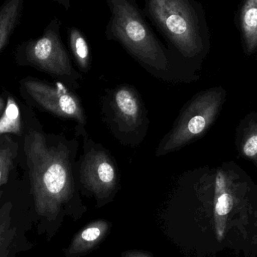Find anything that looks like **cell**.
<instances>
[{
  "label": "cell",
  "instance_id": "6da1fadb",
  "mask_svg": "<svg viewBox=\"0 0 257 257\" xmlns=\"http://www.w3.org/2000/svg\"><path fill=\"white\" fill-rule=\"evenodd\" d=\"M24 151L36 211L54 220L75 192L71 151L63 144L51 146L36 130L26 135Z\"/></svg>",
  "mask_w": 257,
  "mask_h": 257
},
{
  "label": "cell",
  "instance_id": "7a4b0ae2",
  "mask_svg": "<svg viewBox=\"0 0 257 257\" xmlns=\"http://www.w3.org/2000/svg\"><path fill=\"white\" fill-rule=\"evenodd\" d=\"M109 21L105 35L120 44L136 61L153 75L163 76L172 71L173 57L159 40L136 0H105Z\"/></svg>",
  "mask_w": 257,
  "mask_h": 257
},
{
  "label": "cell",
  "instance_id": "3957f363",
  "mask_svg": "<svg viewBox=\"0 0 257 257\" xmlns=\"http://www.w3.org/2000/svg\"><path fill=\"white\" fill-rule=\"evenodd\" d=\"M143 12L175 54L188 59L202 51V21L194 0H146Z\"/></svg>",
  "mask_w": 257,
  "mask_h": 257
},
{
  "label": "cell",
  "instance_id": "277c9868",
  "mask_svg": "<svg viewBox=\"0 0 257 257\" xmlns=\"http://www.w3.org/2000/svg\"><path fill=\"white\" fill-rule=\"evenodd\" d=\"M62 23L54 18L44 30L42 36L23 42L18 48V57L40 70L54 76L69 79L73 84L81 78L72 67L67 50L62 42Z\"/></svg>",
  "mask_w": 257,
  "mask_h": 257
},
{
  "label": "cell",
  "instance_id": "5b68a950",
  "mask_svg": "<svg viewBox=\"0 0 257 257\" xmlns=\"http://www.w3.org/2000/svg\"><path fill=\"white\" fill-rule=\"evenodd\" d=\"M24 87L32 99L42 108L58 117L71 119L78 123V130L86 136L87 118L80 99L63 84H47L39 80L24 81Z\"/></svg>",
  "mask_w": 257,
  "mask_h": 257
},
{
  "label": "cell",
  "instance_id": "8992f818",
  "mask_svg": "<svg viewBox=\"0 0 257 257\" xmlns=\"http://www.w3.org/2000/svg\"><path fill=\"white\" fill-rule=\"evenodd\" d=\"M79 174L81 184L97 199H106L117 187V168L110 154L99 145L84 146Z\"/></svg>",
  "mask_w": 257,
  "mask_h": 257
},
{
  "label": "cell",
  "instance_id": "52a82bcc",
  "mask_svg": "<svg viewBox=\"0 0 257 257\" xmlns=\"http://www.w3.org/2000/svg\"><path fill=\"white\" fill-rule=\"evenodd\" d=\"M204 99L190 104L181 115L171 131L165 136L157 151V156H163L180 149L206 128L209 107Z\"/></svg>",
  "mask_w": 257,
  "mask_h": 257
},
{
  "label": "cell",
  "instance_id": "ba28073f",
  "mask_svg": "<svg viewBox=\"0 0 257 257\" xmlns=\"http://www.w3.org/2000/svg\"><path fill=\"white\" fill-rule=\"evenodd\" d=\"M114 120L119 131L133 135L145 123L143 105L137 92L131 86L122 85L113 91L111 100Z\"/></svg>",
  "mask_w": 257,
  "mask_h": 257
},
{
  "label": "cell",
  "instance_id": "9c48e42d",
  "mask_svg": "<svg viewBox=\"0 0 257 257\" xmlns=\"http://www.w3.org/2000/svg\"><path fill=\"white\" fill-rule=\"evenodd\" d=\"M108 229L109 225L106 220L92 222L74 237L66 250V256H76L88 253L105 238Z\"/></svg>",
  "mask_w": 257,
  "mask_h": 257
},
{
  "label": "cell",
  "instance_id": "30bf717a",
  "mask_svg": "<svg viewBox=\"0 0 257 257\" xmlns=\"http://www.w3.org/2000/svg\"><path fill=\"white\" fill-rule=\"evenodd\" d=\"M24 3V0H5L0 6V53L21 23Z\"/></svg>",
  "mask_w": 257,
  "mask_h": 257
},
{
  "label": "cell",
  "instance_id": "8fae6325",
  "mask_svg": "<svg viewBox=\"0 0 257 257\" xmlns=\"http://www.w3.org/2000/svg\"><path fill=\"white\" fill-rule=\"evenodd\" d=\"M12 204L7 202L0 207V257H15L18 253V227L12 216Z\"/></svg>",
  "mask_w": 257,
  "mask_h": 257
},
{
  "label": "cell",
  "instance_id": "7c38bea8",
  "mask_svg": "<svg viewBox=\"0 0 257 257\" xmlns=\"http://www.w3.org/2000/svg\"><path fill=\"white\" fill-rule=\"evenodd\" d=\"M68 39L72 55L81 72L87 73L90 67V49L84 33L75 27L68 28Z\"/></svg>",
  "mask_w": 257,
  "mask_h": 257
},
{
  "label": "cell",
  "instance_id": "4fadbf2b",
  "mask_svg": "<svg viewBox=\"0 0 257 257\" xmlns=\"http://www.w3.org/2000/svg\"><path fill=\"white\" fill-rule=\"evenodd\" d=\"M241 32L248 49L257 47V0H246L241 14Z\"/></svg>",
  "mask_w": 257,
  "mask_h": 257
},
{
  "label": "cell",
  "instance_id": "5bb4252c",
  "mask_svg": "<svg viewBox=\"0 0 257 257\" xmlns=\"http://www.w3.org/2000/svg\"><path fill=\"white\" fill-rule=\"evenodd\" d=\"M21 130V111L13 98L9 96L6 108L0 117V135L6 133L19 135Z\"/></svg>",
  "mask_w": 257,
  "mask_h": 257
},
{
  "label": "cell",
  "instance_id": "9a60e30c",
  "mask_svg": "<svg viewBox=\"0 0 257 257\" xmlns=\"http://www.w3.org/2000/svg\"><path fill=\"white\" fill-rule=\"evenodd\" d=\"M220 196L217 197L215 205L216 231L218 239L223 238L226 225L225 217L230 212L233 206V198L229 193L217 192Z\"/></svg>",
  "mask_w": 257,
  "mask_h": 257
},
{
  "label": "cell",
  "instance_id": "2e32d148",
  "mask_svg": "<svg viewBox=\"0 0 257 257\" xmlns=\"http://www.w3.org/2000/svg\"><path fill=\"white\" fill-rule=\"evenodd\" d=\"M14 151L10 147L0 149V187L6 184L13 166Z\"/></svg>",
  "mask_w": 257,
  "mask_h": 257
},
{
  "label": "cell",
  "instance_id": "e0dca14e",
  "mask_svg": "<svg viewBox=\"0 0 257 257\" xmlns=\"http://www.w3.org/2000/svg\"><path fill=\"white\" fill-rule=\"evenodd\" d=\"M244 153L247 157H253L257 154V135L251 136L244 146Z\"/></svg>",
  "mask_w": 257,
  "mask_h": 257
},
{
  "label": "cell",
  "instance_id": "ac0fdd59",
  "mask_svg": "<svg viewBox=\"0 0 257 257\" xmlns=\"http://www.w3.org/2000/svg\"><path fill=\"white\" fill-rule=\"evenodd\" d=\"M123 257H153L142 250H128L123 254Z\"/></svg>",
  "mask_w": 257,
  "mask_h": 257
},
{
  "label": "cell",
  "instance_id": "d6986e66",
  "mask_svg": "<svg viewBox=\"0 0 257 257\" xmlns=\"http://www.w3.org/2000/svg\"><path fill=\"white\" fill-rule=\"evenodd\" d=\"M225 187V179L223 174L218 173L216 179V191L222 192Z\"/></svg>",
  "mask_w": 257,
  "mask_h": 257
},
{
  "label": "cell",
  "instance_id": "ffe728a7",
  "mask_svg": "<svg viewBox=\"0 0 257 257\" xmlns=\"http://www.w3.org/2000/svg\"><path fill=\"white\" fill-rule=\"evenodd\" d=\"M53 1L56 2V3L60 4V6H63L66 11H69V9H70V0H53Z\"/></svg>",
  "mask_w": 257,
  "mask_h": 257
},
{
  "label": "cell",
  "instance_id": "44dd1931",
  "mask_svg": "<svg viewBox=\"0 0 257 257\" xmlns=\"http://www.w3.org/2000/svg\"><path fill=\"white\" fill-rule=\"evenodd\" d=\"M5 108H6V104H5V102L4 100H3V98L0 97V116L3 114Z\"/></svg>",
  "mask_w": 257,
  "mask_h": 257
}]
</instances>
